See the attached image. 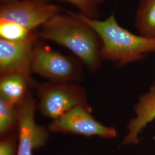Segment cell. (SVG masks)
<instances>
[{
    "label": "cell",
    "instance_id": "obj_1",
    "mask_svg": "<svg viewBox=\"0 0 155 155\" xmlns=\"http://www.w3.org/2000/svg\"><path fill=\"white\" fill-rule=\"evenodd\" d=\"M67 12L94 30L101 40V57L116 61L118 66L141 60L148 54L155 52V38L130 32L118 24L114 14L101 21L82 13Z\"/></svg>",
    "mask_w": 155,
    "mask_h": 155
},
{
    "label": "cell",
    "instance_id": "obj_2",
    "mask_svg": "<svg viewBox=\"0 0 155 155\" xmlns=\"http://www.w3.org/2000/svg\"><path fill=\"white\" fill-rule=\"evenodd\" d=\"M39 38L61 45L91 70L96 69L101 57L98 35L87 24L68 13L58 14L41 26Z\"/></svg>",
    "mask_w": 155,
    "mask_h": 155
},
{
    "label": "cell",
    "instance_id": "obj_3",
    "mask_svg": "<svg viewBox=\"0 0 155 155\" xmlns=\"http://www.w3.org/2000/svg\"><path fill=\"white\" fill-rule=\"evenodd\" d=\"M61 11L58 6L38 0H16L2 4L0 20L16 22L33 31Z\"/></svg>",
    "mask_w": 155,
    "mask_h": 155
},
{
    "label": "cell",
    "instance_id": "obj_4",
    "mask_svg": "<svg viewBox=\"0 0 155 155\" xmlns=\"http://www.w3.org/2000/svg\"><path fill=\"white\" fill-rule=\"evenodd\" d=\"M38 32L33 31L27 38L18 41L0 39V70L2 75L18 74L29 78L33 50Z\"/></svg>",
    "mask_w": 155,
    "mask_h": 155
},
{
    "label": "cell",
    "instance_id": "obj_5",
    "mask_svg": "<svg viewBox=\"0 0 155 155\" xmlns=\"http://www.w3.org/2000/svg\"><path fill=\"white\" fill-rule=\"evenodd\" d=\"M50 130L63 133H72L86 136H97L104 138H114L116 130L96 121L83 106H78L63 116L54 121Z\"/></svg>",
    "mask_w": 155,
    "mask_h": 155
},
{
    "label": "cell",
    "instance_id": "obj_6",
    "mask_svg": "<svg viewBox=\"0 0 155 155\" xmlns=\"http://www.w3.org/2000/svg\"><path fill=\"white\" fill-rule=\"evenodd\" d=\"M31 70L57 81L71 79L77 72L75 64L70 58L41 45H35Z\"/></svg>",
    "mask_w": 155,
    "mask_h": 155
},
{
    "label": "cell",
    "instance_id": "obj_7",
    "mask_svg": "<svg viewBox=\"0 0 155 155\" xmlns=\"http://www.w3.org/2000/svg\"><path fill=\"white\" fill-rule=\"evenodd\" d=\"M35 104L28 98L23 102L17 114L18 122L19 141L17 155H32L33 151L42 147L48 138L47 131L36 124Z\"/></svg>",
    "mask_w": 155,
    "mask_h": 155
},
{
    "label": "cell",
    "instance_id": "obj_8",
    "mask_svg": "<svg viewBox=\"0 0 155 155\" xmlns=\"http://www.w3.org/2000/svg\"><path fill=\"white\" fill-rule=\"evenodd\" d=\"M83 97L75 87L66 85L47 87L40 93V109L43 114L54 120L63 116L78 106L82 105Z\"/></svg>",
    "mask_w": 155,
    "mask_h": 155
},
{
    "label": "cell",
    "instance_id": "obj_9",
    "mask_svg": "<svg viewBox=\"0 0 155 155\" xmlns=\"http://www.w3.org/2000/svg\"><path fill=\"white\" fill-rule=\"evenodd\" d=\"M134 111L136 117L129 124V132L124 140L123 144H137L140 133L155 120V82L149 92L141 96Z\"/></svg>",
    "mask_w": 155,
    "mask_h": 155
},
{
    "label": "cell",
    "instance_id": "obj_10",
    "mask_svg": "<svg viewBox=\"0 0 155 155\" xmlns=\"http://www.w3.org/2000/svg\"><path fill=\"white\" fill-rule=\"evenodd\" d=\"M29 78L18 74L2 75L0 82L1 98L13 105L22 100Z\"/></svg>",
    "mask_w": 155,
    "mask_h": 155
},
{
    "label": "cell",
    "instance_id": "obj_11",
    "mask_svg": "<svg viewBox=\"0 0 155 155\" xmlns=\"http://www.w3.org/2000/svg\"><path fill=\"white\" fill-rule=\"evenodd\" d=\"M139 35L155 38V0H141L136 17Z\"/></svg>",
    "mask_w": 155,
    "mask_h": 155
},
{
    "label": "cell",
    "instance_id": "obj_12",
    "mask_svg": "<svg viewBox=\"0 0 155 155\" xmlns=\"http://www.w3.org/2000/svg\"><path fill=\"white\" fill-rule=\"evenodd\" d=\"M33 31L28 30L16 22L0 20V36L1 39L10 41L21 40L27 38Z\"/></svg>",
    "mask_w": 155,
    "mask_h": 155
},
{
    "label": "cell",
    "instance_id": "obj_13",
    "mask_svg": "<svg viewBox=\"0 0 155 155\" xmlns=\"http://www.w3.org/2000/svg\"><path fill=\"white\" fill-rule=\"evenodd\" d=\"M14 105L3 98H0V132L4 134L9 131L15 120Z\"/></svg>",
    "mask_w": 155,
    "mask_h": 155
},
{
    "label": "cell",
    "instance_id": "obj_14",
    "mask_svg": "<svg viewBox=\"0 0 155 155\" xmlns=\"http://www.w3.org/2000/svg\"><path fill=\"white\" fill-rule=\"evenodd\" d=\"M43 2H48L51 0H38ZM68 2L78 8L82 13L87 16L93 18L98 15L97 10L96 4L92 2L91 0H59Z\"/></svg>",
    "mask_w": 155,
    "mask_h": 155
},
{
    "label": "cell",
    "instance_id": "obj_15",
    "mask_svg": "<svg viewBox=\"0 0 155 155\" xmlns=\"http://www.w3.org/2000/svg\"><path fill=\"white\" fill-rule=\"evenodd\" d=\"M15 155V145L11 139L3 140L0 144V155Z\"/></svg>",
    "mask_w": 155,
    "mask_h": 155
},
{
    "label": "cell",
    "instance_id": "obj_16",
    "mask_svg": "<svg viewBox=\"0 0 155 155\" xmlns=\"http://www.w3.org/2000/svg\"><path fill=\"white\" fill-rule=\"evenodd\" d=\"M2 1L3 3H6V2H9L12 1H16V0H1Z\"/></svg>",
    "mask_w": 155,
    "mask_h": 155
},
{
    "label": "cell",
    "instance_id": "obj_17",
    "mask_svg": "<svg viewBox=\"0 0 155 155\" xmlns=\"http://www.w3.org/2000/svg\"><path fill=\"white\" fill-rule=\"evenodd\" d=\"M92 2H93L95 4H97V3H99L100 2H101L103 0H91Z\"/></svg>",
    "mask_w": 155,
    "mask_h": 155
}]
</instances>
